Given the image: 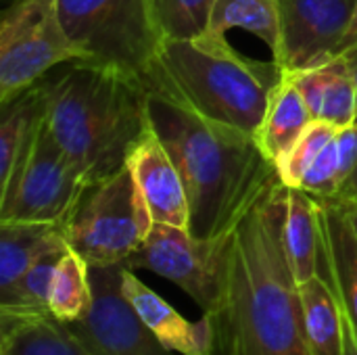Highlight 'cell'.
<instances>
[{
    "label": "cell",
    "mask_w": 357,
    "mask_h": 355,
    "mask_svg": "<svg viewBox=\"0 0 357 355\" xmlns=\"http://www.w3.org/2000/svg\"><path fill=\"white\" fill-rule=\"evenodd\" d=\"M289 186L270 184L232 230L228 295L209 316L218 355H312L284 245Z\"/></svg>",
    "instance_id": "cell-1"
},
{
    "label": "cell",
    "mask_w": 357,
    "mask_h": 355,
    "mask_svg": "<svg viewBox=\"0 0 357 355\" xmlns=\"http://www.w3.org/2000/svg\"><path fill=\"white\" fill-rule=\"evenodd\" d=\"M146 109L182 176L195 236L230 232L259 195L280 180L253 136L197 113L167 90L149 88Z\"/></svg>",
    "instance_id": "cell-2"
},
{
    "label": "cell",
    "mask_w": 357,
    "mask_h": 355,
    "mask_svg": "<svg viewBox=\"0 0 357 355\" xmlns=\"http://www.w3.org/2000/svg\"><path fill=\"white\" fill-rule=\"evenodd\" d=\"M149 86L111 65L73 61L44 86V117L50 132L90 184L119 172L151 128Z\"/></svg>",
    "instance_id": "cell-3"
},
{
    "label": "cell",
    "mask_w": 357,
    "mask_h": 355,
    "mask_svg": "<svg viewBox=\"0 0 357 355\" xmlns=\"http://www.w3.org/2000/svg\"><path fill=\"white\" fill-rule=\"evenodd\" d=\"M284 69L234 50L211 31L190 40H165L144 80L178 96L197 113L257 138Z\"/></svg>",
    "instance_id": "cell-4"
},
{
    "label": "cell",
    "mask_w": 357,
    "mask_h": 355,
    "mask_svg": "<svg viewBox=\"0 0 357 355\" xmlns=\"http://www.w3.org/2000/svg\"><path fill=\"white\" fill-rule=\"evenodd\" d=\"M65 33L82 61L149 77L163 46L153 0H56Z\"/></svg>",
    "instance_id": "cell-5"
},
{
    "label": "cell",
    "mask_w": 357,
    "mask_h": 355,
    "mask_svg": "<svg viewBox=\"0 0 357 355\" xmlns=\"http://www.w3.org/2000/svg\"><path fill=\"white\" fill-rule=\"evenodd\" d=\"M153 218L128 163L90 184L79 203L61 224L75 253L90 266H123L142 245Z\"/></svg>",
    "instance_id": "cell-6"
},
{
    "label": "cell",
    "mask_w": 357,
    "mask_h": 355,
    "mask_svg": "<svg viewBox=\"0 0 357 355\" xmlns=\"http://www.w3.org/2000/svg\"><path fill=\"white\" fill-rule=\"evenodd\" d=\"M232 230L222 236L199 239L188 228L153 224L142 245L123 266L149 270L174 282L205 316H215L228 295Z\"/></svg>",
    "instance_id": "cell-7"
},
{
    "label": "cell",
    "mask_w": 357,
    "mask_h": 355,
    "mask_svg": "<svg viewBox=\"0 0 357 355\" xmlns=\"http://www.w3.org/2000/svg\"><path fill=\"white\" fill-rule=\"evenodd\" d=\"M88 186L90 182L56 142L42 111L21 165L0 188V222L61 226Z\"/></svg>",
    "instance_id": "cell-8"
},
{
    "label": "cell",
    "mask_w": 357,
    "mask_h": 355,
    "mask_svg": "<svg viewBox=\"0 0 357 355\" xmlns=\"http://www.w3.org/2000/svg\"><path fill=\"white\" fill-rule=\"evenodd\" d=\"M82 61L63 29L56 0H15L0 23V103L17 96L61 63Z\"/></svg>",
    "instance_id": "cell-9"
},
{
    "label": "cell",
    "mask_w": 357,
    "mask_h": 355,
    "mask_svg": "<svg viewBox=\"0 0 357 355\" xmlns=\"http://www.w3.org/2000/svg\"><path fill=\"white\" fill-rule=\"evenodd\" d=\"M126 266H90V312L69 328L94 355H178L142 322L121 289ZM67 324V322H65Z\"/></svg>",
    "instance_id": "cell-10"
},
{
    "label": "cell",
    "mask_w": 357,
    "mask_h": 355,
    "mask_svg": "<svg viewBox=\"0 0 357 355\" xmlns=\"http://www.w3.org/2000/svg\"><path fill=\"white\" fill-rule=\"evenodd\" d=\"M357 0H278L282 52L278 65L297 73L331 61L351 23Z\"/></svg>",
    "instance_id": "cell-11"
},
{
    "label": "cell",
    "mask_w": 357,
    "mask_h": 355,
    "mask_svg": "<svg viewBox=\"0 0 357 355\" xmlns=\"http://www.w3.org/2000/svg\"><path fill=\"white\" fill-rule=\"evenodd\" d=\"M128 167L146 201L153 222L188 228L190 209L182 176L153 126L132 149Z\"/></svg>",
    "instance_id": "cell-12"
},
{
    "label": "cell",
    "mask_w": 357,
    "mask_h": 355,
    "mask_svg": "<svg viewBox=\"0 0 357 355\" xmlns=\"http://www.w3.org/2000/svg\"><path fill=\"white\" fill-rule=\"evenodd\" d=\"M121 289L151 333L178 355H218L213 320L203 314L201 320H186L161 295L149 289L130 268H123Z\"/></svg>",
    "instance_id": "cell-13"
},
{
    "label": "cell",
    "mask_w": 357,
    "mask_h": 355,
    "mask_svg": "<svg viewBox=\"0 0 357 355\" xmlns=\"http://www.w3.org/2000/svg\"><path fill=\"white\" fill-rule=\"evenodd\" d=\"M303 94L316 121L335 126L337 130L357 123V80L345 56L289 73Z\"/></svg>",
    "instance_id": "cell-14"
},
{
    "label": "cell",
    "mask_w": 357,
    "mask_h": 355,
    "mask_svg": "<svg viewBox=\"0 0 357 355\" xmlns=\"http://www.w3.org/2000/svg\"><path fill=\"white\" fill-rule=\"evenodd\" d=\"M284 245L297 285L310 280L316 274L328 272L324 251V228L320 203L303 188L289 186L287 218H284Z\"/></svg>",
    "instance_id": "cell-15"
},
{
    "label": "cell",
    "mask_w": 357,
    "mask_h": 355,
    "mask_svg": "<svg viewBox=\"0 0 357 355\" xmlns=\"http://www.w3.org/2000/svg\"><path fill=\"white\" fill-rule=\"evenodd\" d=\"M318 199V197H316ZM331 280L343 310L357 322V234L345 199H318Z\"/></svg>",
    "instance_id": "cell-16"
},
{
    "label": "cell",
    "mask_w": 357,
    "mask_h": 355,
    "mask_svg": "<svg viewBox=\"0 0 357 355\" xmlns=\"http://www.w3.org/2000/svg\"><path fill=\"white\" fill-rule=\"evenodd\" d=\"M303 326L312 355H345V314L339 293L326 274H316L297 285Z\"/></svg>",
    "instance_id": "cell-17"
},
{
    "label": "cell",
    "mask_w": 357,
    "mask_h": 355,
    "mask_svg": "<svg viewBox=\"0 0 357 355\" xmlns=\"http://www.w3.org/2000/svg\"><path fill=\"white\" fill-rule=\"evenodd\" d=\"M0 355H94L69 324L50 316L0 314Z\"/></svg>",
    "instance_id": "cell-18"
},
{
    "label": "cell",
    "mask_w": 357,
    "mask_h": 355,
    "mask_svg": "<svg viewBox=\"0 0 357 355\" xmlns=\"http://www.w3.org/2000/svg\"><path fill=\"white\" fill-rule=\"evenodd\" d=\"M314 121L316 119L312 117L303 94L299 92L291 75L284 73V80L270 98L264 123L255 140L264 155L274 165H278Z\"/></svg>",
    "instance_id": "cell-19"
},
{
    "label": "cell",
    "mask_w": 357,
    "mask_h": 355,
    "mask_svg": "<svg viewBox=\"0 0 357 355\" xmlns=\"http://www.w3.org/2000/svg\"><path fill=\"white\" fill-rule=\"evenodd\" d=\"M59 243H65L61 226L0 222V293L15 287L38 257Z\"/></svg>",
    "instance_id": "cell-20"
},
{
    "label": "cell",
    "mask_w": 357,
    "mask_h": 355,
    "mask_svg": "<svg viewBox=\"0 0 357 355\" xmlns=\"http://www.w3.org/2000/svg\"><path fill=\"white\" fill-rule=\"evenodd\" d=\"M234 27L257 36L272 50V61L278 63L282 52L278 0H215L209 31L226 36Z\"/></svg>",
    "instance_id": "cell-21"
},
{
    "label": "cell",
    "mask_w": 357,
    "mask_h": 355,
    "mask_svg": "<svg viewBox=\"0 0 357 355\" xmlns=\"http://www.w3.org/2000/svg\"><path fill=\"white\" fill-rule=\"evenodd\" d=\"M92 305V282H90V264L67 249L65 255L59 259L52 285L48 308L50 314L61 322H77L82 320Z\"/></svg>",
    "instance_id": "cell-22"
},
{
    "label": "cell",
    "mask_w": 357,
    "mask_h": 355,
    "mask_svg": "<svg viewBox=\"0 0 357 355\" xmlns=\"http://www.w3.org/2000/svg\"><path fill=\"white\" fill-rule=\"evenodd\" d=\"M69 249L67 241L48 249L38 262L19 278L15 287L6 293H0V314H17V316H50L48 297L50 285L56 270L59 259Z\"/></svg>",
    "instance_id": "cell-23"
},
{
    "label": "cell",
    "mask_w": 357,
    "mask_h": 355,
    "mask_svg": "<svg viewBox=\"0 0 357 355\" xmlns=\"http://www.w3.org/2000/svg\"><path fill=\"white\" fill-rule=\"evenodd\" d=\"M215 0H153L163 40H190L209 31Z\"/></svg>",
    "instance_id": "cell-24"
},
{
    "label": "cell",
    "mask_w": 357,
    "mask_h": 355,
    "mask_svg": "<svg viewBox=\"0 0 357 355\" xmlns=\"http://www.w3.org/2000/svg\"><path fill=\"white\" fill-rule=\"evenodd\" d=\"M335 134H337L335 126L324 121H314L293 144V149L282 157V161L276 165L280 180L291 188H299L303 176L307 174V169L314 165V161L318 159L322 149L333 140Z\"/></svg>",
    "instance_id": "cell-25"
},
{
    "label": "cell",
    "mask_w": 357,
    "mask_h": 355,
    "mask_svg": "<svg viewBox=\"0 0 357 355\" xmlns=\"http://www.w3.org/2000/svg\"><path fill=\"white\" fill-rule=\"evenodd\" d=\"M335 56H345L347 63L354 67V71L357 69V2L356 10H354V17H351V23L347 27V33L341 42V46L337 48V54Z\"/></svg>",
    "instance_id": "cell-26"
},
{
    "label": "cell",
    "mask_w": 357,
    "mask_h": 355,
    "mask_svg": "<svg viewBox=\"0 0 357 355\" xmlns=\"http://www.w3.org/2000/svg\"><path fill=\"white\" fill-rule=\"evenodd\" d=\"M345 314V337H347V354L357 355V322L343 310Z\"/></svg>",
    "instance_id": "cell-27"
},
{
    "label": "cell",
    "mask_w": 357,
    "mask_h": 355,
    "mask_svg": "<svg viewBox=\"0 0 357 355\" xmlns=\"http://www.w3.org/2000/svg\"><path fill=\"white\" fill-rule=\"evenodd\" d=\"M339 199H345V201H357V167H356V172L351 174V178L347 180V184L343 186V190L339 192Z\"/></svg>",
    "instance_id": "cell-28"
},
{
    "label": "cell",
    "mask_w": 357,
    "mask_h": 355,
    "mask_svg": "<svg viewBox=\"0 0 357 355\" xmlns=\"http://www.w3.org/2000/svg\"><path fill=\"white\" fill-rule=\"evenodd\" d=\"M347 207H349V216H351V222H354L357 234V201H347Z\"/></svg>",
    "instance_id": "cell-29"
},
{
    "label": "cell",
    "mask_w": 357,
    "mask_h": 355,
    "mask_svg": "<svg viewBox=\"0 0 357 355\" xmlns=\"http://www.w3.org/2000/svg\"><path fill=\"white\" fill-rule=\"evenodd\" d=\"M356 80H357V69H356Z\"/></svg>",
    "instance_id": "cell-30"
}]
</instances>
